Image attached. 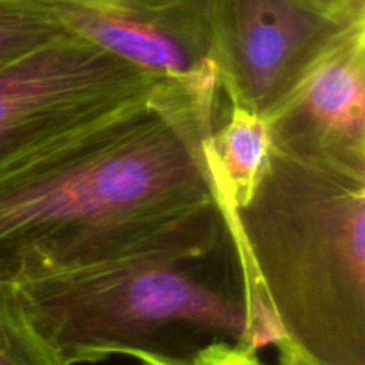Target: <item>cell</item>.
<instances>
[{
	"mask_svg": "<svg viewBox=\"0 0 365 365\" xmlns=\"http://www.w3.org/2000/svg\"><path fill=\"white\" fill-rule=\"evenodd\" d=\"M0 365H64L36 331L16 287L0 284Z\"/></svg>",
	"mask_w": 365,
	"mask_h": 365,
	"instance_id": "obj_9",
	"label": "cell"
},
{
	"mask_svg": "<svg viewBox=\"0 0 365 365\" xmlns=\"http://www.w3.org/2000/svg\"><path fill=\"white\" fill-rule=\"evenodd\" d=\"M63 34L48 18L11 0H0V68Z\"/></svg>",
	"mask_w": 365,
	"mask_h": 365,
	"instance_id": "obj_10",
	"label": "cell"
},
{
	"mask_svg": "<svg viewBox=\"0 0 365 365\" xmlns=\"http://www.w3.org/2000/svg\"><path fill=\"white\" fill-rule=\"evenodd\" d=\"M267 128L287 155L365 173V21L321 57Z\"/></svg>",
	"mask_w": 365,
	"mask_h": 365,
	"instance_id": "obj_7",
	"label": "cell"
},
{
	"mask_svg": "<svg viewBox=\"0 0 365 365\" xmlns=\"http://www.w3.org/2000/svg\"><path fill=\"white\" fill-rule=\"evenodd\" d=\"M210 365H264V364L260 362L259 355H235Z\"/></svg>",
	"mask_w": 365,
	"mask_h": 365,
	"instance_id": "obj_12",
	"label": "cell"
},
{
	"mask_svg": "<svg viewBox=\"0 0 365 365\" xmlns=\"http://www.w3.org/2000/svg\"><path fill=\"white\" fill-rule=\"evenodd\" d=\"M269 148L267 120L227 102L209 145L210 173L223 207L232 209L248 198Z\"/></svg>",
	"mask_w": 365,
	"mask_h": 365,
	"instance_id": "obj_8",
	"label": "cell"
},
{
	"mask_svg": "<svg viewBox=\"0 0 365 365\" xmlns=\"http://www.w3.org/2000/svg\"><path fill=\"white\" fill-rule=\"evenodd\" d=\"M146 70L216 77L209 59L210 0H11ZM217 78V77H216Z\"/></svg>",
	"mask_w": 365,
	"mask_h": 365,
	"instance_id": "obj_6",
	"label": "cell"
},
{
	"mask_svg": "<svg viewBox=\"0 0 365 365\" xmlns=\"http://www.w3.org/2000/svg\"><path fill=\"white\" fill-rule=\"evenodd\" d=\"M168 78L73 34L38 46L0 68V166Z\"/></svg>",
	"mask_w": 365,
	"mask_h": 365,
	"instance_id": "obj_4",
	"label": "cell"
},
{
	"mask_svg": "<svg viewBox=\"0 0 365 365\" xmlns=\"http://www.w3.org/2000/svg\"><path fill=\"white\" fill-rule=\"evenodd\" d=\"M362 21L296 0H210L209 59L221 95L271 120L321 57Z\"/></svg>",
	"mask_w": 365,
	"mask_h": 365,
	"instance_id": "obj_5",
	"label": "cell"
},
{
	"mask_svg": "<svg viewBox=\"0 0 365 365\" xmlns=\"http://www.w3.org/2000/svg\"><path fill=\"white\" fill-rule=\"evenodd\" d=\"M216 77L168 78L0 166V284L138 252L220 202Z\"/></svg>",
	"mask_w": 365,
	"mask_h": 365,
	"instance_id": "obj_1",
	"label": "cell"
},
{
	"mask_svg": "<svg viewBox=\"0 0 365 365\" xmlns=\"http://www.w3.org/2000/svg\"><path fill=\"white\" fill-rule=\"evenodd\" d=\"M341 18H365V0H296Z\"/></svg>",
	"mask_w": 365,
	"mask_h": 365,
	"instance_id": "obj_11",
	"label": "cell"
},
{
	"mask_svg": "<svg viewBox=\"0 0 365 365\" xmlns=\"http://www.w3.org/2000/svg\"><path fill=\"white\" fill-rule=\"evenodd\" d=\"M14 287L64 365H210L269 346L221 202L138 252Z\"/></svg>",
	"mask_w": 365,
	"mask_h": 365,
	"instance_id": "obj_2",
	"label": "cell"
},
{
	"mask_svg": "<svg viewBox=\"0 0 365 365\" xmlns=\"http://www.w3.org/2000/svg\"><path fill=\"white\" fill-rule=\"evenodd\" d=\"M225 212L278 365H365V173L271 146Z\"/></svg>",
	"mask_w": 365,
	"mask_h": 365,
	"instance_id": "obj_3",
	"label": "cell"
}]
</instances>
